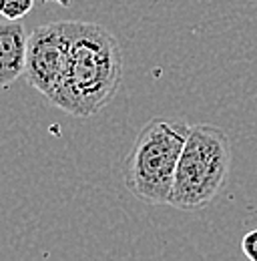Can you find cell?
<instances>
[{"label":"cell","instance_id":"5","mask_svg":"<svg viewBox=\"0 0 257 261\" xmlns=\"http://www.w3.org/2000/svg\"><path fill=\"white\" fill-rule=\"evenodd\" d=\"M29 34L22 22L0 20V89L10 87L27 66Z\"/></svg>","mask_w":257,"mask_h":261},{"label":"cell","instance_id":"7","mask_svg":"<svg viewBox=\"0 0 257 261\" xmlns=\"http://www.w3.org/2000/svg\"><path fill=\"white\" fill-rule=\"evenodd\" d=\"M241 251L249 261H257V227L247 231L241 239Z\"/></svg>","mask_w":257,"mask_h":261},{"label":"cell","instance_id":"1","mask_svg":"<svg viewBox=\"0 0 257 261\" xmlns=\"http://www.w3.org/2000/svg\"><path fill=\"white\" fill-rule=\"evenodd\" d=\"M123 81V50L117 36L95 22L72 20V42L63 85L50 105L89 119L117 95Z\"/></svg>","mask_w":257,"mask_h":261},{"label":"cell","instance_id":"3","mask_svg":"<svg viewBox=\"0 0 257 261\" xmlns=\"http://www.w3.org/2000/svg\"><path fill=\"white\" fill-rule=\"evenodd\" d=\"M231 169V143L223 129L191 125L177 163L169 205L183 211L205 209L221 193Z\"/></svg>","mask_w":257,"mask_h":261},{"label":"cell","instance_id":"4","mask_svg":"<svg viewBox=\"0 0 257 261\" xmlns=\"http://www.w3.org/2000/svg\"><path fill=\"white\" fill-rule=\"evenodd\" d=\"M72 42V20L36 27L29 34L24 76L32 89L50 102L61 89Z\"/></svg>","mask_w":257,"mask_h":261},{"label":"cell","instance_id":"6","mask_svg":"<svg viewBox=\"0 0 257 261\" xmlns=\"http://www.w3.org/2000/svg\"><path fill=\"white\" fill-rule=\"evenodd\" d=\"M34 6V0H0V16L4 20L20 22Z\"/></svg>","mask_w":257,"mask_h":261},{"label":"cell","instance_id":"2","mask_svg":"<svg viewBox=\"0 0 257 261\" xmlns=\"http://www.w3.org/2000/svg\"><path fill=\"white\" fill-rule=\"evenodd\" d=\"M189 127L183 121L155 117L139 130L123 169L131 195L147 205H169Z\"/></svg>","mask_w":257,"mask_h":261}]
</instances>
